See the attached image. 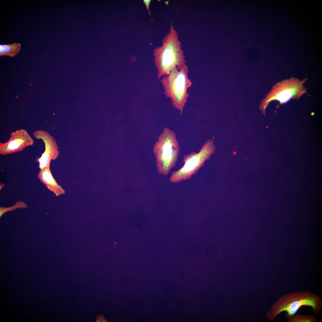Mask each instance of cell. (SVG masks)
Masks as SVG:
<instances>
[{
	"label": "cell",
	"instance_id": "obj_14",
	"mask_svg": "<svg viewBox=\"0 0 322 322\" xmlns=\"http://www.w3.org/2000/svg\"><path fill=\"white\" fill-rule=\"evenodd\" d=\"M4 185H5L4 184L0 183V191L2 189L3 187H4Z\"/></svg>",
	"mask_w": 322,
	"mask_h": 322
},
{
	"label": "cell",
	"instance_id": "obj_7",
	"mask_svg": "<svg viewBox=\"0 0 322 322\" xmlns=\"http://www.w3.org/2000/svg\"><path fill=\"white\" fill-rule=\"evenodd\" d=\"M33 135L36 139L42 140L45 144L44 152L41 157L35 159L39 163V168L41 170L50 167L51 160H55L58 157L59 153L55 140L49 132L42 130L35 131Z\"/></svg>",
	"mask_w": 322,
	"mask_h": 322
},
{
	"label": "cell",
	"instance_id": "obj_6",
	"mask_svg": "<svg viewBox=\"0 0 322 322\" xmlns=\"http://www.w3.org/2000/svg\"><path fill=\"white\" fill-rule=\"evenodd\" d=\"M306 79L304 78L301 81L297 78H292L277 83L261 101L260 110L265 114V109L272 100H278L280 102V105L291 99H299L306 92V88L303 85Z\"/></svg>",
	"mask_w": 322,
	"mask_h": 322
},
{
	"label": "cell",
	"instance_id": "obj_5",
	"mask_svg": "<svg viewBox=\"0 0 322 322\" xmlns=\"http://www.w3.org/2000/svg\"><path fill=\"white\" fill-rule=\"evenodd\" d=\"M213 140L205 142L198 153L192 152L183 156V166L172 173L169 178L170 182L177 183L190 179L202 167L205 162L210 157L215 151Z\"/></svg>",
	"mask_w": 322,
	"mask_h": 322
},
{
	"label": "cell",
	"instance_id": "obj_2",
	"mask_svg": "<svg viewBox=\"0 0 322 322\" xmlns=\"http://www.w3.org/2000/svg\"><path fill=\"white\" fill-rule=\"evenodd\" d=\"M154 55L158 78L168 75L174 68L180 70L186 65L184 52L172 27L162 46L155 50Z\"/></svg>",
	"mask_w": 322,
	"mask_h": 322
},
{
	"label": "cell",
	"instance_id": "obj_10",
	"mask_svg": "<svg viewBox=\"0 0 322 322\" xmlns=\"http://www.w3.org/2000/svg\"><path fill=\"white\" fill-rule=\"evenodd\" d=\"M21 47L19 43L10 44L0 45V56L7 55L13 57L19 52Z\"/></svg>",
	"mask_w": 322,
	"mask_h": 322
},
{
	"label": "cell",
	"instance_id": "obj_9",
	"mask_svg": "<svg viewBox=\"0 0 322 322\" xmlns=\"http://www.w3.org/2000/svg\"><path fill=\"white\" fill-rule=\"evenodd\" d=\"M37 177L41 182L56 196H58L65 193V190L58 184L53 177L50 167L40 170Z\"/></svg>",
	"mask_w": 322,
	"mask_h": 322
},
{
	"label": "cell",
	"instance_id": "obj_4",
	"mask_svg": "<svg viewBox=\"0 0 322 322\" xmlns=\"http://www.w3.org/2000/svg\"><path fill=\"white\" fill-rule=\"evenodd\" d=\"M188 72L186 65L180 70L175 68L161 80L165 95L171 99L173 106L179 111L180 115L189 97L188 89L192 85L188 77Z\"/></svg>",
	"mask_w": 322,
	"mask_h": 322
},
{
	"label": "cell",
	"instance_id": "obj_12",
	"mask_svg": "<svg viewBox=\"0 0 322 322\" xmlns=\"http://www.w3.org/2000/svg\"><path fill=\"white\" fill-rule=\"evenodd\" d=\"M27 205L24 202L20 201H17L13 206L8 207H0V217L5 213L14 210L18 208H26Z\"/></svg>",
	"mask_w": 322,
	"mask_h": 322
},
{
	"label": "cell",
	"instance_id": "obj_13",
	"mask_svg": "<svg viewBox=\"0 0 322 322\" xmlns=\"http://www.w3.org/2000/svg\"><path fill=\"white\" fill-rule=\"evenodd\" d=\"M151 0H143L144 3L145 4V6H146V8H147V9H148V13H149V14L150 15V16H151V13H150V10H149V5L150 3L151 2Z\"/></svg>",
	"mask_w": 322,
	"mask_h": 322
},
{
	"label": "cell",
	"instance_id": "obj_11",
	"mask_svg": "<svg viewBox=\"0 0 322 322\" xmlns=\"http://www.w3.org/2000/svg\"><path fill=\"white\" fill-rule=\"evenodd\" d=\"M287 318V322H316L317 318L313 315H305L296 313Z\"/></svg>",
	"mask_w": 322,
	"mask_h": 322
},
{
	"label": "cell",
	"instance_id": "obj_3",
	"mask_svg": "<svg viewBox=\"0 0 322 322\" xmlns=\"http://www.w3.org/2000/svg\"><path fill=\"white\" fill-rule=\"evenodd\" d=\"M180 146L175 133L165 128L155 143L153 152L156 159V168L160 174L167 175L177 162Z\"/></svg>",
	"mask_w": 322,
	"mask_h": 322
},
{
	"label": "cell",
	"instance_id": "obj_8",
	"mask_svg": "<svg viewBox=\"0 0 322 322\" xmlns=\"http://www.w3.org/2000/svg\"><path fill=\"white\" fill-rule=\"evenodd\" d=\"M34 143V140L26 130L19 129L12 132L7 142L0 143V154L5 155L20 151Z\"/></svg>",
	"mask_w": 322,
	"mask_h": 322
},
{
	"label": "cell",
	"instance_id": "obj_1",
	"mask_svg": "<svg viewBox=\"0 0 322 322\" xmlns=\"http://www.w3.org/2000/svg\"><path fill=\"white\" fill-rule=\"evenodd\" d=\"M304 306L310 307L313 313L317 314L322 309V298L308 290L290 292L281 296L272 304L266 317L272 322L281 313L286 312L287 318L294 315Z\"/></svg>",
	"mask_w": 322,
	"mask_h": 322
}]
</instances>
